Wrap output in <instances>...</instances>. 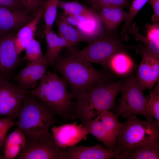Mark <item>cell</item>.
<instances>
[{"label":"cell","mask_w":159,"mask_h":159,"mask_svg":"<svg viewBox=\"0 0 159 159\" xmlns=\"http://www.w3.org/2000/svg\"><path fill=\"white\" fill-rule=\"evenodd\" d=\"M48 107L28 93L23 101L15 124L24 133L26 141L53 139L49 129L57 120Z\"/></svg>","instance_id":"cell-1"},{"label":"cell","mask_w":159,"mask_h":159,"mask_svg":"<svg viewBox=\"0 0 159 159\" xmlns=\"http://www.w3.org/2000/svg\"><path fill=\"white\" fill-rule=\"evenodd\" d=\"M125 80L122 79L112 82L108 79L91 87L76 98L72 114L84 125L102 112L113 108Z\"/></svg>","instance_id":"cell-2"},{"label":"cell","mask_w":159,"mask_h":159,"mask_svg":"<svg viewBox=\"0 0 159 159\" xmlns=\"http://www.w3.org/2000/svg\"><path fill=\"white\" fill-rule=\"evenodd\" d=\"M52 66L61 74L68 83L72 98H77L91 87L109 78L105 73L95 69L91 63L68 56H58Z\"/></svg>","instance_id":"cell-3"},{"label":"cell","mask_w":159,"mask_h":159,"mask_svg":"<svg viewBox=\"0 0 159 159\" xmlns=\"http://www.w3.org/2000/svg\"><path fill=\"white\" fill-rule=\"evenodd\" d=\"M117 135L115 148L120 152L129 153L135 150L159 144V123L143 121L130 115Z\"/></svg>","instance_id":"cell-4"},{"label":"cell","mask_w":159,"mask_h":159,"mask_svg":"<svg viewBox=\"0 0 159 159\" xmlns=\"http://www.w3.org/2000/svg\"><path fill=\"white\" fill-rule=\"evenodd\" d=\"M65 81L56 73L46 72L38 86L28 91L64 119L72 115L75 103L67 90Z\"/></svg>","instance_id":"cell-5"},{"label":"cell","mask_w":159,"mask_h":159,"mask_svg":"<svg viewBox=\"0 0 159 159\" xmlns=\"http://www.w3.org/2000/svg\"><path fill=\"white\" fill-rule=\"evenodd\" d=\"M144 90L136 77L131 76L125 80L120 90L121 96L114 112L125 118L130 115L139 114L144 116L148 120H154L146 112L147 97L144 95Z\"/></svg>","instance_id":"cell-6"},{"label":"cell","mask_w":159,"mask_h":159,"mask_svg":"<svg viewBox=\"0 0 159 159\" xmlns=\"http://www.w3.org/2000/svg\"><path fill=\"white\" fill-rule=\"evenodd\" d=\"M125 47L117 38L103 36L89 42L87 46L74 51L69 57L90 63L100 64L105 67L109 59L116 52L123 50Z\"/></svg>","instance_id":"cell-7"},{"label":"cell","mask_w":159,"mask_h":159,"mask_svg":"<svg viewBox=\"0 0 159 159\" xmlns=\"http://www.w3.org/2000/svg\"><path fill=\"white\" fill-rule=\"evenodd\" d=\"M90 134L102 142L107 148L115 149L117 137L121 127V123L114 117L105 115L97 116L84 125Z\"/></svg>","instance_id":"cell-8"},{"label":"cell","mask_w":159,"mask_h":159,"mask_svg":"<svg viewBox=\"0 0 159 159\" xmlns=\"http://www.w3.org/2000/svg\"><path fill=\"white\" fill-rule=\"evenodd\" d=\"M13 32H0V80L9 81L24 60L16 52Z\"/></svg>","instance_id":"cell-9"},{"label":"cell","mask_w":159,"mask_h":159,"mask_svg":"<svg viewBox=\"0 0 159 159\" xmlns=\"http://www.w3.org/2000/svg\"><path fill=\"white\" fill-rule=\"evenodd\" d=\"M27 93L18 85L0 80V116L12 120L17 117Z\"/></svg>","instance_id":"cell-10"},{"label":"cell","mask_w":159,"mask_h":159,"mask_svg":"<svg viewBox=\"0 0 159 159\" xmlns=\"http://www.w3.org/2000/svg\"><path fill=\"white\" fill-rule=\"evenodd\" d=\"M137 49L142 58L136 77L144 89L151 90L159 82V57L153 54L145 46Z\"/></svg>","instance_id":"cell-11"},{"label":"cell","mask_w":159,"mask_h":159,"mask_svg":"<svg viewBox=\"0 0 159 159\" xmlns=\"http://www.w3.org/2000/svg\"><path fill=\"white\" fill-rule=\"evenodd\" d=\"M63 149L58 146L53 139L26 141L16 157L18 159H62Z\"/></svg>","instance_id":"cell-12"},{"label":"cell","mask_w":159,"mask_h":159,"mask_svg":"<svg viewBox=\"0 0 159 159\" xmlns=\"http://www.w3.org/2000/svg\"><path fill=\"white\" fill-rule=\"evenodd\" d=\"M120 154L116 149L105 148L99 144L92 146L75 145L64 148L62 159H118Z\"/></svg>","instance_id":"cell-13"},{"label":"cell","mask_w":159,"mask_h":159,"mask_svg":"<svg viewBox=\"0 0 159 159\" xmlns=\"http://www.w3.org/2000/svg\"><path fill=\"white\" fill-rule=\"evenodd\" d=\"M52 137L55 143L59 147L64 148L75 145L88 135L82 124L74 122L59 126H53L51 129Z\"/></svg>","instance_id":"cell-14"},{"label":"cell","mask_w":159,"mask_h":159,"mask_svg":"<svg viewBox=\"0 0 159 159\" xmlns=\"http://www.w3.org/2000/svg\"><path fill=\"white\" fill-rule=\"evenodd\" d=\"M48 63L44 58L39 60L29 62L15 77V80L22 89L27 91L34 88L38 80L46 72Z\"/></svg>","instance_id":"cell-15"},{"label":"cell","mask_w":159,"mask_h":159,"mask_svg":"<svg viewBox=\"0 0 159 159\" xmlns=\"http://www.w3.org/2000/svg\"><path fill=\"white\" fill-rule=\"evenodd\" d=\"M26 11H18L0 6V32L19 29L33 18Z\"/></svg>","instance_id":"cell-16"},{"label":"cell","mask_w":159,"mask_h":159,"mask_svg":"<svg viewBox=\"0 0 159 159\" xmlns=\"http://www.w3.org/2000/svg\"><path fill=\"white\" fill-rule=\"evenodd\" d=\"M43 5L40 8L32 19L20 28L14 36V44L17 54L19 55L34 39L37 26L44 14Z\"/></svg>","instance_id":"cell-17"},{"label":"cell","mask_w":159,"mask_h":159,"mask_svg":"<svg viewBox=\"0 0 159 159\" xmlns=\"http://www.w3.org/2000/svg\"><path fill=\"white\" fill-rule=\"evenodd\" d=\"M74 16L78 22L77 29L86 41L90 42L104 35L102 24L97 13L89 17L78 14Z\"/></svg>","instance_id":"cell-18"},{"label":"cell","mask_w":159,"mask_h":159,"mask_svg":"<svg viewBox=\"0 0 159 159\" xmlns=\"http://www.w3.org/2000/svg\"><path fill=\"white\" fill-rule=\"evenodd\" d=\"M134 67L132 58L123 50H121L110 58L105 67L117 76H125L132 72Z\"/></svg>","instance_id":"cell-19"},{"label":"cell","mask_w":159,"mask_h":159,"mask_svg":"<svg viewBox=\"0 0 159 159\" xmlns=\"http://www.w3.org/2000/svg\"><path fill=\"white\" fill-rule=\"evenodd\" d=\"M26 137L22 130L17 127L6 137L4 145L3 159H13L16 157L24 146Z\"/></svg>","instance_id":"cell-20"},{"label":"cell","mask_w":159,"mask_h":159,"mask_svg":"<svg viewBox=\"0 0 159 159\" xmlns=\"http://www.w3.org/2000/svg\"><path fill=\"white\" fill-rule=\"evenodd\" d=\"M97 10L96 12L102 23L109 32L114 31L121 22L125 21L127 16V12L121 8H106Z\"/></svg>","instance_id":"cell-21"},{"label":"cell","mask_w":159,"mask_h":159,"mask_svg":"<svg viewBox=\"0 0 159 159\" xmlns=\"http://www.w3.org/2000/svg\"><path fill=\"white\" fill-rule=\"evenodd\" d=\"M47 50L44 57L48 65L52 66L54 60L59 56L61 49L68 47V42L63 37L58 36L52 30L44 32Z\"/></svg>","instance_id":"cell-22"},{"label":"cell","mask_w":159,"mask_h":159,"mask_svg":"<svg viewBox=\"0 0 159 159\" xmlns=\"http://www.w3.org/2000/svg\"><path fill=\"white\" fill-rule=\"evenodd\" d=\"M158 159L159 144L135 150L129 153H122L119 159Z\"/></svg>","instance_id":"cell-23"},{"label":"cell","mask_w":159,"mask_h":159,"mask_svg":"<svg viewBox=\"0 0 159 159\" xmlns=\"http://www.w3.org/2000/svg\"><path fill=\"white\" fill-rule=\"evenodd\" d=\"M58 6L64 10V13L67 15L78 14L89 17L96 13L95 9H89L76 1H59Z\"/></svg>","instance_id":"cell-24"},{"label":"cell","mask_w":159,"mask_h":159,"mask_svg":"<svg viewBox=\"0 0 159 159\" xmlns=\"http://www.w3.org/2000/svg\"><path fill=\"white\" fill-rule=\"evenodd\" d=\"M146 106L148 115L153 120L159 123V82L152 91L150 92Z\"/></svg>","instance_id":"cell-25"},{"label":"cell","mask_w":159,"mask_h":159,"mask_svg":"<svg viewBox=\"0 0 159 159\" xmlns=\"http://www.w3.org/2000/svg\"><path fill=\"white\" fill-rule=\"evenodd\" d=\"M59 1V0H47L43 2L45 22L44 32L52 30V25L56 17Z\"/></svg>","instance_id":"cell-26"},{"label":"cell","mask_w":159,"mask_h":159,"mask_svg":"<svg viewBox=\"0 0 159 159\" xmlns=\"http://www.w3.org/2000/svg\"><path fill=\"white\" fill-rule=\"evenodd\" d=\"M25 54L22 58L24 60L32 62L44 58L40 43L34 38L25 48Z\"/></svg>","instance_id":"cell-27"},{"label":"cell","mask_w":159,"mask_h":159,"mask_svg":"<svg viewBox=\"0 0 159 159\" xmlns=\"http://www.w3.org/2000/svg\"><path fill=\"white\" fill-rule=\"evenodd\" d=\"M127 32L134 35L136 40L143 42L148 49L154 54L159 57V46L150 41L146 36L140 34L135 23L131 24L128 27Z\"/></svg>","instance_id":"cell-28"},{"label":"cell","mask_w":159,"mask_h":159,"mask_svg":"<svg viewBox=\"0 0 159 159\" xmlns=\"http://www.w3.org/2000/svg\"><path fill=\"white\" fill-rule=\"evenodd\" d=\"M90 1L92 8L95 10L110 7L123 8L129 4V0H90Z\"/></svg>","instance_id":"cell-29"},{"label":"cell","mask_w":159,"mask_h":159,"mask_svg":"<svg viewBox=\"0 0 159 159\" xmlns=\"http://www.w3.org/2000/svg\"><path fill=\"white\" fill-rule=\"evenodd\" d=\"M68 34L65 38L68 43V47L72 48L77 44L82 41H86L85 37L74 26L69 25Z\"/></svg>","instance_id":"cell-30"},{"label":"cell","mask_w":159,"mask_h":159,"mask_svg":"<svg viewBox=\"0 0 159 159\" xmlns=\"http://www.w3.org/2000/svg\"><path fill=\"white\" fill-rule=\"evenodd\" d=\"M13 120L9 117L0 118V149L3 150L6 135L9 129L13 126L14 123Z\"/></svg>","instance_id":"cell-31"},{"label":"cell","mask_w":159,"mask_h":159,"mask_svg":"<svg viewBox=\"0 0 159 159\" xmlns=\"http://www.w3.org/2000/svg\"><path fill=\"white\" fill-rule=\"evenodd\" d=\"M145 30L149 40L159 46V23L147 24L145 25Z\"/></svg>","instance_id":"cell-32"},{"label":"cell","mask_w":159,"mask_h":159,"mask_svg":"<svg viewBox=\"0 0 159 159\" xmlns=\"http://www.w3.org/2000/svg\"><path fill=\"white\" fill-rule=\"evenodd\" d=\"M55 19L58 29L59 36L65 38L68 34L69 25L67 21V15L64 12L60 14Z\"/></svg>","instance_id":"cell-33"},{"label":"cell","mask_w":159,"mask_h":159,"mask_svg":"<svg viewBox=\"0 0 159 159\" xmlns=\"http://www.w3.org/2000/svg\"><path fill=\"white\" fill-rule=\"evenodd\" d=\"M29 12L36 14L43 5L40 0H17Z\"/></svg>","instance_id":"cell-34"},{"label":"cell","mask_w":159,"mask_h":159,"mask_svg":"<svg viewBox=\"0 0 159 159\" xmlns=\"http://www.w3.org/2000/svg\"><path fill=\"white\" fill-rule=\"evenodd\" d=\"M0 6L15 10L27 11L17 0H0Z\"/></svg>","instance_id":"cell-35"},{"label":"cell","mask_w":159,"mask_h":159,"mask_svg":"<svg viewBox=\"0 0 159 159\" xmlns=\"http://www.w3.org/2000/svg\"><path fill=\"white\" fill-rule=\"evenodd\" d=\"M147 2L151 6L154 12L151 20L153 23H159V0H148Z\"/></svg>","instance_id":"cell-36"},{"label":"cell","mask_w":159,"mask_h":159,"mask_svg":"<svg viewBox=\"0 0 159 159\" xmlns=\"http://www.w3.org/2000/svg\"><path fill=\"white\" fill-rule=\"evenodd\" d=\"M67 20L69 25L77 28L78 24V22L73 15H67Z\"/></svg>","instance_id":"cell-37"}]
</instances>
